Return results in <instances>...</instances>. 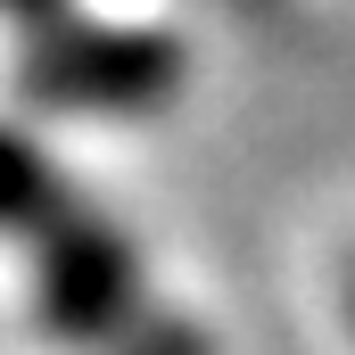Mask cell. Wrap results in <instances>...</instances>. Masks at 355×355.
Masks as SVG:
<instances>
[{"label": "cell", "mask_w": 355, "mask_h": 355, "mask_svg": "<svg viewBox=\"0 0 355 355\" xmlns=\"http://www.w3.org/2000/svg\"><path fill=\"white\" fill-rule=\"evenodd\" d=\"M17 107L33 124H149L190 91V33L166 17L75 8L17 33Z\"/></svg>", "instance_id": "cell-1"}, {"label": "cell", "mask_w": 355, "mask_h": 355, "mask_svg": "<svg viewBox=\"0 0 355 355\" xmlns=\"http://www.w3.org/2000/svg\"><path fill=\"white\" fill-rule=\"evenodd\" d=\"M17 265H25V322H33L42 347H58V355H116L157 314L141 232L124 215H107L91 190L33 248H17Z\"/></svg>", "instance_id": "cell-2"}, {"label": "cell", "mask_w": 355, "mask_h": 355, "mask_svg": "<svg viewBox=\"0 0 355 355\" xmlns=\"http://www.w3.org/2000/svg\"><path fill=\"white\" fill-rule=\"evenodd\" d=\"M75 198H83V182L67 174L50 132L25 107H0V248H33Z\"/></svg>", "instance_id": "cell-3"}, {"label": "cell", "mask_w": 355, "mask_h": 355, "mask_svg": "<svg viewBox=\"0 0 355 355\" xmlns=\"http://www.w3.org/2000/svg\"><path fill=\"white\" fill-rule=\"evenodd\" d=\"M116 355H223V339L207 331V314H182V306H157Z\"/></svg>", "instance_id": "cell-4"}, {"label": "cell", "mask_w": 355, "mask_h": 355, "mask_svg": "<svg viewBox=\"0 0 355 355\" xmlns=\"http://www.w3.org/2000/svg\"><path fill=\"white\" fill-rule=\"evenodd\" d=\"M83 0H0V25H17V33H42V25H58V17H75Z\"/></svg>", "instance_id": "cell-5"}, {"label": "cell", "mask_w": 355, "mask_h": 355, "mask_svg": "<svg viewBox=\"0 0 355 355\" xmlns=\"http://www.w3.org/2000/svg\"><path fill=\"white\" fill-rule=\"evenodd\" d=\"M339 322H347V339H355V257L339 265Z\"/></svg>", "instance_id": "cell-6"}]
</instances>
